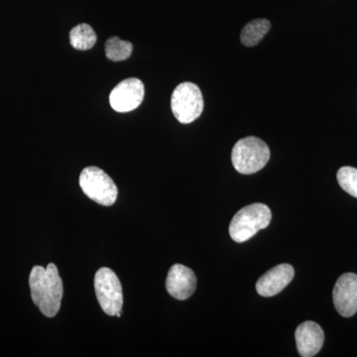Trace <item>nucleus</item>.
<instances>
[{
	"mask_svg": "<svg viewBox=\"0 0 357 357\" xmlns=\"http://www.w3.org/2000/svg\"><path fill=\"white\" fill-rule=\"evenodd\" d=\"M271 218V211L266 204H253L244 206L230 222V237L236 243H245L259 230L266 229Z\"/></svg>",
	"mask_w": 357,
	"mask_h": 357,
	"instance_id": "f03ea898",
	"label": "nucleus"
},
{
	"mask_svg": "<svg viewBox=\"0 0 357 357\" xmlns=\"http://www.w3.org/2000/svg\"><path fill=\"white\" fill-rule=\"evenodd\" d=\"M294 268L290 264L277 265L260 277L256 290L262 297H273L284 290L293 280Z\"/></svg>",
	"mask_w": 357,
	"mask_h": 357,
	"instance_id": "9d476101",
	"label": "nucleus"
},
{
	"mask_svg": "<svg viewBox=\"0 0 357 357\" xmlns=\"http://www.w3.org/2000/svg\"><path fill=\"white\" fill-rule=\"evenodd\" d=\"M296 344L302 357H312L318 354L325 342V333L314 321L301 324L296 330Z\"/></svg>",
	"mask_w": 357,
	"mask_h": 357,
	"instance_id": "9b49d317",
	"label": "nucleus"
},
{
	"mask_svg": "<svg viewBox=\"0 0 357 357\" xmlns=\"http://www.w3.org/2000/svg\"><path fill=\"white\" fill-rule=\"evenodd\" d=\"M70 45L77 50L86 51L93 48L96 43L95 30L89 24H79L70 32Z\"/></svg>",
	"mask_w": 357,
	"mask_h": 357,
	"instance_id": "ddd939ff",
	"label": "nucleus"
},
{
	"mask_svg": "<svg viewBox=\"0 0 357 357\" xmlns=\"http://www.w3.org/2000/svg\"><path fill=\"white\" fill-rule=\"evenodd\" d=\"M79 185L89 199L105 206H112L119 195L114 180L98 167L84 169L79 176Z\"/></svg>",
	"mask_w": 357,
	"mask_h": 357,
	"instance_id": "20e7f679",
	"label": "nucleus"
},
{
	"mask_svg": "<svg viewBox=\"0 0 357 357\" xmlns=\"http://www.w3.org/2000/svg\"><path fill=\"white\" fill-rule=\"evenodd\" d=\"M197 277L194 271L182 264H175L169 270L166 280L168 293L177 300H187L196 291Z\"/></svg>",
	"mask_w": 357,
	"mask_h": 357,
	"instance_id": "1a4fd4ad",
	"label": "nucleus"
},
{
	"mask_svg": "<svg viewBox=\"0 0 357 357\" xmlns=\"http://www.w3.org/2000/svg\"><path fill=\"white\" fill-rule=\"evenodd\" d=\"M133 51V45L123 41L119 37H112L105 43V56L114 62H121L130 57Z\"/></svg>",
	"mask_w": 357,
	"mask_h": 357,
	"instance_id": "4468645a",
	"label": "nucleus"
},
{
	"mask_svg": "<svg viewBox=\"0 0 357 357\" xmlns=\"http://www.w3.org/2000/svg\"><path fill=\"white\" fill-rule=\"evenodd\" d=\"M271 24L267 20H255L244 26L241 34V43L253 47L259 43L270 30Z\"/></svg>",
	"mask_w": 357,
	"mask_h": 357,
	"instance_id": "f8f14e48",
	"label": "nucleus"
},
{
	"mask_svg": "<svg viewBox=\"0 0 357 357\" xmlns=\"http://www.w3.org/2000/svg\"><path fill=\"white\" fill-rule=\"evenodd\" d=\"M95 290L100 306L109 316H116L123 306L121 281L109 268H100L95 276Z\"/></svg>",
	"mask_w": 357,
	"mask_h": 357,
	"instance_id": "423d86ee",
	"label": "nucleus"
},
{
	"mask_svg": "<svg viewBox=\"0 0 357 357\" xmlns=\"http://www.w3.org/2000/svg\"><path fill=\"white\" fill-rule=\"evenodd\" d=\"M337 181L342 189L357 198V169L345 166L337 172Z\"/></svg>",
	"mask_w": 357,
	"mask_h": 357,
	"instance_id": "2eb2a0df",
	"label": "nucleus"
},
{
	"mask_svg": "<svg viewBox=\"0 0 357 357\" xmlns=\"http://www.w3.org/2000/svg\"><path fill=\"white\" fill-rule=\"evenodd\" d=\"M335 310L340 316L349 318L357 312V275L345 273L337 279L333 291Z\"/></svg>",
	"mask_w": 357,
	"mask_h": 357,
	"instance_id": "6e6552de",
	"label": "nucleus"
},
{
	"mask_svg": "<svg viewBox=\"0 0 357 357\" xmlns=\"http://www.w3.org/2000/svg\"><path fill=\"white\" fill-rule=\"evenodd\" d=\"M33 302L44 316L53 318L60 311L64 295L63 281L53 263L44 268L34 266L29 277Z\"/></svg>",
	"mask_w": 357,
	"mask_h": 357,
	"instance_id": "f257e3e1",
	"label": "nucleus"
},
{
	"mask_svg": "<svg viewBox=\"0 0 357 357\" xmlns=\"http://www.w3.org/2000/svg\"><path fill=\"white\" fill-rule=\"evenodd\" d=\"M144 84L139 79L130 77L117 84L109 95V103L117 112L137 109L144 98Z\"/></svg>",
	"mask_w": 357,
	"mask_h": 357,
	"instance_id": "0eeeda50",
	"label": "nucleus"
},
{
	"mask_svg": "<svg viewBox=\"0 0 357 357\" xmlns=\"http://www.w3.org/2000/svg\"><path fill=\"white\" fill-rule=\"evenodd\" d=\"M171 109L176 119L183 124L192 123L201 116L204 110V98L197 84H180L174 89Z\"/></svg>",
	"mask_w": 357,
	"mask_h": 357,
	"instance_id": "39448f33",
	"label": "nucleus"
},
{
	"mask_svg": "<svg viewBox=\"0 0 357 357\" xmlns=\"http://www.w3.org/2000/svg\"><path fill=\"white\" fill-rule=\"evenodd\" d=\"M270 159V149L264 141L255 136L243 138L232 149L231 160L237 172L250 175L264 168Z\"/></svg>",
	"mask_w": 357,
	"mask_h": 357,
	"instance_id": "7ed1b4c3",
	"label": "nucleus"
}]
</instances>
